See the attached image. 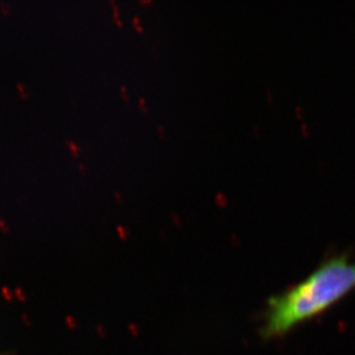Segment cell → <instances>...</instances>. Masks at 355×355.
I'll list each match as a JSON object with an SVG mask.
<instances>
[{"instance_id": "cell-10", "label": "cell", "mask_w": 355, "mask_h": 355, "mask_svg": "<svg viewBox=\"0 0 355 355\" xmlns=\"http://www.w3.org/2000/svg\"><path fill=\"white\" fill-rule=\"evenodd\" d=\"M151 0H140V3H151Z\"/></svg>"}, {"instance_id": "cell-2", "label": "cell", "mask_w": 355, "mask_h": 355, "mask_svg": "<svg viewBox=\"0 0 355 355\" xmlns=\"http://www.w3.org/2000/svg\"><path fill=\"white\" fill-rule=\"evenodd\" d=\"M139 24H140V23H139V18H138L137 16H134V17H133V25H134L135 29H136V30L138 31V32H143L142 26H140Z\"/></svg>"}, {"instance_id": "cell-4", "label": "cell", "mask_w": 355, "mask_h": 355, "mask_svg": "<svg viewBox=\"0 0 355 355\" xmlns=\"http://www.w3.org/2000/svg\"><path fill=\"white\" fill-rule=\"evenodd\" d=\"M112 3L113 4V18L114 20H118L119 19V12H118V8L117 5H114V2L112 1Z\"/></svg>"}, {"instance_id": "cell-8", "label": "cell", "mask_w": 355, "mask_h": 355, "mask_svg": "<svg viewBox=\"0 0 355 355\" xmlns=\"http://www.w3.org/2000/svg\"><path fill=\"white\" fill-rule=\"evenodd\" d=\"M122 96H123V98L125 99V100L128 101V98H127V95H126V89H125L124 86H122Z\"/></svg>"}, {"instance_id": "cell-11", "label": "cell", "mask_w": 355, "mask_h": 355, "mask_svg": "<svg viewBox=\"0 0 355 355\" xmlns=\"http://www.w3.org/2000/svg\"><path fill=\"white\" fill-rule=\"evenodd\" d=\"M157 128L160 130V135H161L162 137H163V131H162V127L160 126V125H158V127H157Z\"/></svg>"}, {"instance_id": "cell-9", "label": "cell", "mask_w": 355, "mask_h": 355, "mask_svg": "<svg viewBox=\"0 0 355 355\" xmlns=\"http://www.w3.org/2000/svg\"><path fill=\"white\" fill-rule=\"evenodd\" d=\"M266 94H267V98L269 99V101L271 102V101L273 100V99H272V92H271L270 90H267V92H266Z\"/></svg>"}, {"instance_id": "cell-1", "label": "cell", "mask_w": 355, "mask_h": 355, "mask_svg": "<svg viewBox=\"0 0 355 355\" xmlns=\"http://www.w3.org/2000/svg\"><path fill=\"white\" fill-rule=\"evenodd\" d=\"M355 289V262L337 255L307 278L268 301L262 330L266 338L281 336L335 305Z\"/></svg>"}, {"instance_id": "cell-7", "label": "cell", "mask_w": 355, "mask_h": 355, "mask_svg": "<svg viewBox=\"0 0 355 355\" xmlns=\"http://www.w3.org/2000/svg\"><path fill=\"white\" fill-rule=\"evenodd\" d=\"M139 106H140V109H141L144 113H147V109L145 108V105H144V99H140L139 100Z\"/></svg>"}, {"instance_id": "cell-3", "label": "cell", "mask_w": 355, "mask_h": 355, "mask_svg": "<svg viewBox=\"0 0 355 355\" xmlns=\"http://www.w3.org/2000/svg\"><path fill=\"white\" fill-rule=\"evenodd\" d=\"M68 143V145H69V148H70V150L72 151L73 153H74L75 155H77L78 154V152H79V148L77 147V146L73 143V142H67Z\"/></svg>"}, {"instance_id": "cell-5", "label": "cell", "mask_w": 355, "mask_h": 355, "mask_svg": "<svg viewBox=\"0 0 355 355\" xmlns=\"http://www.w3.org/2000/svg\"><path fill=\"white\" fill-rule=\"evenodd\" d=\"M295 112H296L297 116H298L299 118H302V117H303V109H302V107H300V106H296V107H295Z\"/></svg>"}, {"instance_id": "cell-6", "label": "cell", "mask_w": 355, "mask_h": 355, "mask_svg": "<svg viewBox=\"0 0 355 355\" xmlns=\"http://www.w3.org/2000/svg\"><path fill=\"white\" fill-rule=\"evenodd\" d=\"M301 130H302V132L304 133L305 135H307L308 133H309V127H308L307 124H305V123H303L301 125Z\"/></svg>"}]
</instances>
